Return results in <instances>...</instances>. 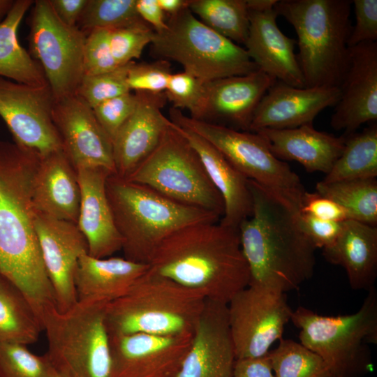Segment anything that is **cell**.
<instances>
[{"mask_svg": "<svg viewBox=\"0 0 377 377\" xmlns=\"http://www.w3.org/2000/svg\"><path fill=\"white\" fill-rule=\"evenodd\" d=\"M40 157L0 141V274L26 296L40 322L57 306L35 227L32 182Z\"/></svg>", "mask_w": 377, "mask_h": 377, "instance_id": "6da1fadb", "label": "cell"}, {"mask_svg": "<svg viewBox=\"0 0 377 377\" xmlns=\"http://www.w3.org/2000/svg\"><path fill=\"white\" fill-rule=\"evenodd\" d=\"M249 186L252 213L238 228L249 285L297 290L313 275L316 249L300 227V208L253 181Z\"/></svg>", "mask_w": 377, "mask_h": 377, "instance_id": "7a4b0ae2", "label": "cell"}, {"mask_svg": "<svg viewBox=\"0 0 377 377\" xmlns=\"http://www.w3.org/2000/svg\"><path fill=\"white\" fill-rule=\"evenodd\" d=\"M154 272L228 304L249 284L238 229L220 222L186 226L167 238L149 263Z\"/></svg>", "mask_w": 377, "mask_h": 377, "instance_id": "3957f363", "label": "cell"}, {"mask_svg": "<svg viewBox=\"0 0 377 377\" xmlns=\"http://www.w3.org/2000/svg\"><path fill=\"white\" fill-rule=\"evenodd\" d=\"M106 192L124 258L135 263L149 265L162 242L178 230L221 219L214 212L179 203L116 175L107 178Z\"/></svg>", "mask_w": 377, "mask_h": 377, "instance_id": "277c9868", "label": "cell"}, {"mask_svg": "<svg viewBox=\"0 0 377 377\" xmlns=\"http://www.w3.org/2000/svg\"><path fill=\"white\" fill-rule=\"evenodd\" d=\"M350 0H277L274 10L297 35L305 87H339L349 60Z\"/></svg>", "mask_w": 377, "mask_h": 377, "instance_id": "5b68a950", "label": "cell"}, {"mask_svg": "<svg viewBox=\"0 0 377 377\" xmlns=\"http://www.w3.org/2000/svg\"><path fill=\"white\" fill-rule=\"evenodd\" d=\"M206 298L149 268L122 297L108 303L109 334H193Z\"/></svg>", "mask_w": 377, "mask_h": 377, "instance_id": "8992f818", "label": "cell"}, {"mask_svg": "<svg viewBox=\"0 0 377 377\" xmlns=\"http://www.w3.org/2000/svg\"><path fill=\"white\" fill-rule=\"evenodd\" d=\"M108 303L77 302L66 311L56 306L42 317L48 358L63 377H111L112 357L105 325Z\"/></svg>", "mask_w": 377, "mask_h": 377, "instance_id": "52a82bcc", "label": "cell"}, {"mask_svg": "<svg viewBox=\"0 0 377 377\" xmlns=\"http://www.w3.org/2000/svg\"><path fill=\"white\" fill-rule=\"evenodd\" d=\"M367 292L352 314L322 316L304 306L292 311L300 343L321 357L332 376L359 377L369 370L368 344L377 343V290Z\"/></svg>", "mask_w": 377, "mask_h": 377, "instance_id": "ba28073f", "label": "cell"}, {"mask_svg": "<svg viewBox=\"0 0 377 377\" xmlns=\"http://www.w3.org/2000/svg\"><path fill=\"white\" fill-rule=\"evenodd\" d=\"M150 45L154 55L178 62L205 82L258 69L244 47L206 26L188 8L169 17L167 28L155 32Z\"/></svg>", "mask_w": 377, "mask_h": 377, "instance_id": "9c48e42d", "label": "cell"}, {"mask_svg": "<svg viewBox=\"0 0 377 377\" xmlns=\"http://www.w3.org/2000/svg\"><path fill=\"white\" fill-rule=\"evenodd\" d=\"M184 205L221 217L223 200L195 149L171 124L156 149L126 179Z\"/></svg>", "mask_w": 377, "mask_h": 377, "instance_id": "30bf717a", "label": "cell"}, {"mask_svg": "<svg viewBox=\"0 0 377 377\" xmlns=\"http://www.w3.org/2000/svg\"><path fill=\"white\" fill-rule=\"evenodd\" d=\"M169 119L214 145L245 177L290 201L300 209L306 191L288 164L276 158L258 133L193 119L171 108Z\"/></svg>", "mask_w": 377, "mask_h": 377, "instance_id": "8fae6325", "label": "cell"}, {"mask_svg": "<svg viewBox=\"0 0 377 377\" xmlns=\"http://www.w3.org/2000/svg\"><path fill=\"white\" fill-rule=\"evenodd\" d=\"M29 25L30 51L40 65L54 100L75 94L84 76L87 34L62 22L49 0L34 1Z\"/></svg>", "mask_w": 377, "mask_h": 377, "instance_id": "7c38bea8", "label": "cell"}, {"mask_svg": "<svg viewBox=\"0 0 377 377\" xmlns=\"http://www.w3.org/2000/svg\"><path fill=\"white\" fill-rule=\"evenodd\" d=\"M227 308L236 359L266 356L283 338L293 311L286 293L253 285L235 294Z\"/></svg>", "mask_w": 377, "mask_h": 377, "instance_id": "4fadbf2b", "label": "cell"}, {"mask_svg": "<svg viewBox=\"0 0 377 377\" xmlns=\"http://www.w3.org/2000/svg\"><path fill=\"white\" fill-rule=\"evenodd\" d=\"M54 101L49 85L31 86L0 77V117L14 142L40 158L63 150L52 119Z\"/></svg>", "mask_w": 377, "mask_h": 377, "instance_id": "5bb4252c", "label": "cell"}, {"mask_svg": "<svg viewBox=\"0 0 377 377\" xmlns=\"http://www.w3.org/2000/svg\"><path fill=\"white\" fill-rule=\"evenodd\" d=\"M193 334H109L111 377H176Z\"/></svg>", "mask_w": 377, "mask_h": 377, "instance_id": "9a60e30c", "label": "cell"}, {"mask_svg": "<svg viewBox=\"0 0 377 377\" xmlns=\"http://www.w3.org/2000/svg\"><path fill=\"white\" fill-rule=\"evenodd\" d=\"M52 119L73 166L101 167L115 174L112 142L93 109L76 94L54 101Z\"/></svg>", "mask_w": 377, "mask_h": 377, "instance_id": "2e32d148", "label": "cell"}, {"mask_svg": "<svg viewBox=\"0 0 377 377\" xmlns=\"http://www.w3.org/2000/svg\"><path fill=\"white\" fill-rule=\"evenodd\" d=\"M35 227L57 308L66 311L77 302L74 279L80 257L88 253L86 239L77 223L38 212Z\"/></svg>", "mask_w": 377, "mask_h": 377, "instance_id": "e0dca14e", "label": "cell"}, {"mask_svg": "<svg viewBox=\"0 0 377 377\" xmlns=\"http://www.w3.org/2000/svg\"><path fill=\"white\" fill-rule=\"evenodd\" d=\"M347 71L339 87L340 97L334 105L330 125L343 135L363 124L377 120V42L349 47Z\"/></svg>", "mask_w": 377, "mask_h": 377, "instance_id": "ac0fdd59", "label": "cell"}, {"mask_svg": "<svg viewBox=\"0 0 377 377\" xmlns=\"http://www.w3.org/2000/svg\"><path fill=\"white\" fill-rule=\"evenodd\" d=\"M235 361L227 304L206 300L176 377H232Z\"/></svg>", "mask_w": 377, "mask_h": 377, "instance_id": "d6986e66", "label": "cell"}, {"mask_svg": "<svg viewBox=\"0 0 377 377\" xmlns=\"http://www.w3.org/2000/svg\"><path fill=\"white\" fill-rule=\"evenodd\" d=\"M135 92V108L112 140L114 175L124 179L156 149L171 124L162 112L164 92Z\"/></svg>", "mask_w": 377, "mask_h": 377, "instance_id": "ffe728a7", "label": "cell"}, {"mask_svg": "<svg viewBox=\"0 0 377 377\" xmlns=\"http://www.w3.org/2000/svg\"><path fill=\"white\" fill-rule=\"evenodd\" d=\"M339 97L338 87H295L276 80L259 102L249 131L313 124L316 117L334 106Z\"/></svg>", "mask_w": 377, "mask_h": 377, "instance_id": "44dd1931", "label": "cell"}, {"mask_svg": "<svg viewBox=\"0 0 377 377\" xmlns=\"http://www.w3.org/2000/svg\"><path fill=\"white\" fill-rule=\"evenodd\" d=\"M276 81L258 69L207 82L206 102L200 120L249 131L259 102Z\"/></svg>", "mask_w": 377, "mask_h": 377, "instance_id": "7402d4cb", "label": "cell"}, {"mask_svg": "<svg viewBox=\"0 0 377 377\" xmlns=\"http://www.w3.org/2000/svg\"><path fill=\"white\" fill-rule=\"evenodd\" d=\"M76 170L80 190L77 226L86 239L88 254L96 258L112 256L122 247L106 192L107 178L114 174L101 167Z\"/></svg>", "mask_w": 377, "mask_h": 377, "instance_id": "603a6c76", "label": "cell"}, {"mask_svg": "<svg viewBox=\"0 0 377 377\" xmlns=\"http://www.w3.org/2000/svg\"><path fill=\"white\" fill-rule=\"evenodd\" d=\"M277 16L274 8L249 11L244 49L259 70L290 86L305 87L294 52L296 41L281 32L276 24Z\"/></svg>", "mask_w": 377, "mask_h": 377, "instance_id": "cb8c5ba5", "label": "cell"}, {"mask_svg": "<svg viewBox=\"0 0 377 377\" xmlns=\"http://www.w3.org/2000/svg\"><path fill=\"white\" fill-rule=\"evenodd\" d=\"M37 212L77 223L80 190L77 170L63 150L40 158L32 182Z\"/></svg>", "mask_w": 377, "mask_h": 377, "instance_id": "d4e9b609", "label": "cell"}, {"mask_svg": "<svg viewBox=\"0 0 377 377\" xmlns=\"http://www.w3.org/2000/svg\"><path fill=\"white\" fill-rule=\"evenodd\" d=\"M267 142L279 159L294 161L310 172L327 174L341 156L345 136L337 137L316 130L313 124L295 128H263L255 132Z\"/></svg>", "mask_w": 377, "mask_h": 377, "instance_id": "484cf974", "label": "cell"}, {"mask_svg": "<svg viewBox=\"0 0 377 377\" xmlns=\"http://www.w3.org/2000/svg\"><path fill=\"white\" fill-rule=\"evenodd\" d=\"M177 127L198 154L209 179L223 200L224 213L220 223L238 229L240 223L252 213L249 179L210 142L188 128Z\"/></svg>", "mask_w": 377, "mask_h": 377, "instance_id": "4316f807", "label": "cell"}, {"mask_svg": "<svg viewBox=\"0 0 377 377\" xmlns=\"http://www.w3.org/2000/svg\"><path fill=\"white\" fill-rule=\"evenodd\" d=\"M149 268L124 257L96 258L84 253L75 274L77 300L110 303L125 295Z\"/></svg>", "mask_w": 377, "mask_h": 377, "instance_id": "83f0119b", "label": "cell"}, {"mask_svg": "<svg viewBox=\"0 0 377 377\" xmlns=\"http://www.w3.org/2000/svg\"><path fill=\"white\" fill-rule=\"evenodd\" d=\"M330 263L341 266L351 288L369 290L377 276V227L348 219L335 242L323 249Z\"/></svg>", "mask_w": 377, "mask_h": 377, "instance_id": "f1b7e54d", "label": "cell"}, {"mask_svg": "<svg viewBox=\"0 0 377 377\" xmlns=\"http://www.w3.org/2000/svg\"><path fill=\"white\" fill-rule=\"evenodd\" d=\"M32 0H15L0 24V77L31 86L48 85L43 71L17 39V29Z\"/></svg>", "mask_w": 377, "mask_h": 377, "instance_id": "f546056e", "label": "cell"}, {"mask_svg": "<svg viewBox=\"0 0 377 377\" xmlns=\"http://www.w3.org/2000/svg\"><path fill=\"white\" fill-rule=\"evenodd\" d=\"M41 323L24 293L0 274V342L36 343Z\"/></svg>", "mask_w": 377, "mask_h": 377, "instance_id": "4dcf8cb0", "label": "cell"}, {"mask_svg": "<svg viewBox=\"0 0 377 377\" xmlns=\"http://www.w3.org/2000/svg\"><path fill=\"white\" fill-rule=\"evenodd\" d=\"M345 136L343 150L321 181H339L377 177V124L371 122L360 132Z\"/></svg>", "mask_w": 377, "mask_h": 377, "instance_id": "1f68e13d", "label": "cell"}, {"mask_svg": "<svg viewBox=\"0 0 377 377\" xmlns=\"http://www.w3.org/2000/svg\"><path fill=\"white\" fill-rule=\"evenodd\" d=\"M188 8L206 26L238 45L249 29L246 0H189Z\"/></svg>", "mask_w": 377, "mask_h": 377, "instance_id": "d6a6232c", "label": "cell"}, {"mask_svg": "<svg viewBox=\"0 0 377 377\" xmlns=\"http://www.w3.org/2000/svg\"><path fill=\"white\" fill-rule=\"evenodd\" d=\"M316 192L342 206L350 219L371 226L377 224V180L355 179L325 183L319 182Z\"/></svg>", "mask_w": 377, "mask_h": 377, "instance_id": "836d02e7", "label": "cell"}, {"mask_svg": "<svg viewBox=\"0 0 377 377\" xmlns=\"http://www.w3.org/2000/svg\"><path fill=\"white\" fill-rule=\"evenodd\" d=\"M267 357L274 377H332L321 357L292 339H280Z\"/></svg>", "mask_w": 377, "mask_h": 377, "instance_id": "e575fe53", "label": "cell"}, {"mask_svg": "<svg viewBox=\"0 0 377 377\" xmlns=\"http://www.w3.org/2000/svg\"><path fill=\"white\" fill-rule=\"evenodd\" d=\"M140 20L136 0H87L77 27L87 34L95 29L110 30Z\"/></svg>", "mask_w": 377, "mask_h": 377, "instance_id": "d590c367", "label": "cell"}, {"mask_svg": "<svg viewBox=\"0 0 377 377\" xmlns=\"http://www.w3.org/2000/svg\"><path fill=\"white\" fill-rule=\"evenodd\" d=\"M54 369L45 355L20 343L0 342V377H51Z\"/></svg>", "mask_w": 377, "mask_h": 377, "instance_id": "8d00e7d4", "label": "cell"}, {"mask_svg": "<svg viewBox=\"0 0 377 377\" xmlns=\"http://www.w3.org/2000/svg\"><path fill=\"white\" fill-rule=\"evenodd\" d=\"M133 61L103 73L84 75L75 94L94 108L103 101L131 91L127 75Z\"/></svg>", "mask_w": 377, "mask_h": 377, "instance_id": "74e56055", "label": "cell"}, {"mask_svg": "<svg viewBox=\"0 0 377 377\" xmlns=\"http://www.w3.org/2000/svg\"><path fill=\"white\" fill-rule=\"evenodd\" d=\"M173 108L188 110L190 117L201 119L207 97V82L183 71L172 73L164 91Z\"/></svg>", "mask_w": 377, "mask_h": 377, "instance_id": "f35d334b", "label": "cell"}, {"mask_svg": "<svg viewBox=\"0 0 377 377\" xmlns=\"http://www.w3.org/2000/svg\"><path fill=\"white\" fill-rule=\"evenodd\" d=\"M154 36V30L142 20L110 29V46L117 64L123 66L140 58L145 47L151 43Z\"/></svg>", "mask_w": 377, "mask_h": 377, "instance_id": "ab89813d", "label": "cell"}, {"mask_svg": "<svg viewBox=\"0 0 377 377\" xmlns=\"http://www.w3.org/2000/svg\"><path fill=\"white\" fill-rule=\"evenodd\" d=\"M172 74L170 63L165 59L150 63L133 61L128 69L127 84L131 91L164 92Z\"/></svg>", "mask_w": 377, "mask_h": 377, "instance_id": "60d3db41", "label": "cell"}, {"mask_svg": "<svg viewBox=\"0 0 377 377\" xmlns=\"http://www.w3.org/2000/svg\"><path fill=\"white\" fill-rule=\"evenodd\" d=\"M109 29H95L87 34L84 48V75L112 71L118 66L110 46Z\"/></svg>", "mask_w": 377, "mask_h": 377, "instance_id": "b9f144b4", "label": "cell"}, {"mask_svg": "<svg viewBox=\"0 0 377 377\" xmlns=\"http://www.w3.org/2000/svg\"><path fill=\"white\" fill-rule=\"evenodd\" d=\"M137 95L131 91L103 101L93 111L100 125L111 139L133 112L137 104Z\"/></svg>", "mask_w": 377, "mask_h": 377, "instance_id": "7bdbcfd3", "label": "cell"}, {"mask_svg": "<svg viewBox=\"0 0 377 377\" xmlns=\"http://www.w3.org/2000/svg\"><path fill=\"white\" fill-rule=\"evenodd\" d=\"M355 23L348 40V47L377 40V0H353Z\"/></svg>", "mask_w": 377, "mask_h": 377, "instance_id": "ee69618b", "label": "cell"}, {"mask_svg": "<svg viewBox=\"0 0 377 377\" xmlns=\"http://www.w3.org/2000/svg\"><path fill=\"white\" fill-rule=\"evenodd\" d=\"M298 219L302 230L316 249H325L332 244L343 227V222L323 220L300 211Z\"/></svg>", "mask_w": 377, "mask_h": 377, "instance_id": "f6af8a7d", "label": "cell"}, {"mask_svg": "<svg viewBox=\"0 0 377 377\" xmlns=\"http://www.w3.org/2000/svg\"><path fill=\"white\" fill-rule=\"evenodd\" d=\"M300 211L325 221L343 222L350 219L342 206L317 192L306 191Z\"/></svg>", "mask_w": 377, "mask_h": 377, "instance_id": "bcb514c9", "label": "cell"}, {"mask_svg": "<svg viewBox=\"0 0 377 377\" xmlns=\"http://www.w3.org/2000/svg\"><path fill=\"white\" fill-rule=\"evenodd\" d=\"M232 377H274L267 355L261 357L236 359Z\"/></svg>", "mask_w": 377, "mask_h": 377, "instance_id": "7dc6e473", "label": "cell"}, {"mask_svg": "<svg viewBox=\"0 0 377 377\" xmlns=\"http://www.w3.org/2000/svg\"><path fill=\"white\" fill-rule=\"evenodd\" d=\"M59 19L71 27H77L87 0H49Z\"/></svg>", "mask_w": 377, "mask_h": 377, "instance_id": "c3c4849f", "label": "cell"}, {"mask_svg": "<svg viewBox=\"0 0 377 377\" xmlns=\"http://www.w3.org/2000/svg\"><path fill=\"white\" fill-rule=\"evenodd\" d=\"M136 10L140 19L149 25L156 33L167 28L165 13L157 0H136Z\"/></svg>", "mask_w": 377, "mask_h": 377, "instance_id": "681fc988", "label": "cell"}, {"mask_svg": "<svg viewBox=\"0 0 377 377\" xmlns=\"http://www.w3.org/2000/svg\"><path fill=\"white\" fill-rule=\"evenodd\" d=\"M164 13L170 16L175 15L188 8L189 0H157Z\"/></svg>", "mask_w": 377, "mask_h": 377, "instance_id": "f907efd6", "label": "cell"}, {"mask_svg": "<svg viewBox=\"0 0 377 377\" xmlns=\"http://www.w3.org/2000/svg\"><path fill=\"white\" fill-rule=\"evenodd\" d=\"M277 0H246L249 11H265L274 9Z\"/></svg>", "mask_w": 377, "mask_h": 377, "instance_id": "816d5d0a", "label": "cell"}, {"mask_svg": "<svg viewBox=\"0 0 377 377\" xmlns=\"http://www.w3.org/2000/svg\"><path fill=\"white\" fill-rule=\"evenodd\" d=\"M15 0H0V24L11 10Z\"/></svg>", "mask_w": 377, "mask_h": 377, "instance_id": "f5cc1de1", "label": "cell"}, {"mask_svg": "<svg viewBox=\"0 0 377 377\" xmlns=\"http://www.w3.org/2000/svg\"><path fill=\"white\" fill-rule=\"evenodd\" d=\"M51 377H63L62 376H61L60 374H59L55 370L54 371V373L52 374V376Z\"/></svg>", "mask_w": 377, "mask_h": 377, "instance_id": "db71d44e", "label": "cell"}, {"mask_svg": "<svg viewBox=\"0 0 377 377\" xmlns=\"http://www.w3.org/2000/svg\"><path fill=\"white\" fill-rule=\"evenodd\" d=\"M332 377H337V376H332Z\"/></svg>", "mask_w": 377, "mask_h": 377, "instance_id": "11a10c76", "label": "cell"}]
</instances>
